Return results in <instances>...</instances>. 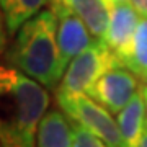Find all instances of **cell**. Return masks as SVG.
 <instances>
[{"instance_id": "1", "label": "cell", "mask_w": 147, "mask_h": 147, "mask_svg": "<svg viewBox=\"0 0 147 147\" xmlns=\"http://www.w3.org/2000/svg\"><path fill=\"white\" fill-rule=\"evenodd\" d=\"M51 105L47 87L8 62H0V142L36 147V132Z\"/></svg>"}, {"instance_id": "2", "label": "cell", "mask_w": 147, "mask_h": 147, "mask_svg": "<svg viewBox=\"0 0 147 147\" xmlns=\"http://www.w3.org/2000/svg\"><path fill=\"white\" fill-rule=\"evenodd\" d=\"M3 59L44 87L56 88L65 72L57 44L56 13L44 8L25 21L13 34Z\"/></svg>"}, {"instance_id": "3", "label": "cell", "mask_w": 147, "mask_h": 147, "mask_svg": "<svg viewBox=\"0 0 147 147\" xmlns=\"http://www.w3.org/2000/svg\"><path fill=\"white\" fill-rule=\"evenodd\" d=\"M121 64L105 41H93L85 51L77 54L65 67L62 79L56 87V92L65 93H87L101 75Z\"/></svg>"}, {"instance_id": "4", "label": "cell", "mask_w": 147, "mask_h": 147, "mask_svg": "<svg viewBox=\"0 0 147 147\" xmlns=\"http://www.w3.org/2000/svg\"><path fill=\"white\" fill-rule=\"evenodd\" d=\"M56 101L70 119L77 121L95 136H98L108 144V147H123L119 126L113 118V113L95 101L90 95L56 92Z\"/></svg>"}, {"instance_id": "5", "label": "cell", "mask_w": 147, "mask_h": 147, "mask_svg": "<svg viewBox=\"0 0 147 147\" xmlns=\"http://www.w3.org/2000/svg\"><path fill=\"white\" fill-rule=\"evenodd\" d=\"M139 77L124 65H115L95 82L88 95L106 110L118 115L139 92Z\"/></svg>"}, {"instance_id": "6", "label": "cell", "mask_w": 147, "mask_h": 147, "mask_svg": "<svg viewBox=\"0 0 147 147\" xmlns=\"http://www.w3.org/2000/svg\"><path fill=\"white\" fill-rule=\"evenodd\" d=\"M49 8L56 13L57 18V44L61 51V61L65 69L77 54L85 51L93 42V34L90 33L82 18L65 5L51 2Z\"/></svg>"}, {"instance_id": "7", "label": "cell", "mask_w": 147, "mask_h": 147, "mask_svg": "<svg viewBox=\"0 0 147 147\" xmlns=\"http://www.w3.org/2000/svg\"><path fill=\"white\" fill-rule=\"evenodd\" d=\"M139 20H141V15L132 7L129 0L111 5L110 25H108L103 41L113 49V53L116 54L121 65L124 64V61L129 56Z\"/></svg>"}, {"instance_id": "8", "label": "cell", "mask_w": 147, "mask_h": 147, "mask_svg": "<svg viewBox=\"0 0 147 147\" xmlns=\"http://www.w3.org/2000/svg\"><path fill=\"white\" fill-rule=\"evenodd\" d=\"M36 147H74V132L69 116L61 108H49L36 132Z\"/></svg>"}, {"instance_id": "9", "label": "cell", "mask_w": 147, "mask_h": 147, "mask_svg": "<svg viewBox=\"0 0 147 147\" xmlns=\"http://www.w3.org/2000/svg\"><path fill=\"white\" fill-rule=\"evenodd\" d=\"M51 2H57L70 8L75 15L82 18L93 38H96L98 41L105 39L111 13V7L106 0H51Z\"/></svg>"}, {"instance_id": "10", "label": "cell", "mask_w": 147, "mask_h": 147, "mask_svg": "<svg viewBox=\"0 0 147 147\" xmlns=\"http://www.w3.org/2000/svg\"><path fill=\"white\" fill-rule=\"evenodd\" d=\"M118 126H119L123 147H137L142 134L147 127V113H146V103L141 90L131 98L123 110L118 113Z\"/></svg>"}, {"instance_id": "11", "label": "cell", "mask_w": 147, "mask_h": 147, "mask_svg": "<svg viewBox=\"0 0 147 147\" xmlns=\"http://www.w3.org/2000/svg\"><path fill=\"white\" fill-rule=\"evenodd\" d=\"M49 2L51 0H0L8 34L13 36L25 21L49 7Z\"/></svg>"}, {"instance_id": "12", "label": "cell", "mask_w": 147, "mask_h": 147, "mask_svg": "<svg viewBox=\"0 0 147 147\" xmlns=\"http://www.w3.org/2000/svg\"><path fill=\"white\" fill-rule=\"evenodd\" d=\"M131 72H134L139 79H147V18L141 16L137 25L136 34L132 39L129 56L123 64Z\"/></svg>"}, {"instance_id": "13", "label": "cell", "mask_w": 147, "mask_h": 147, "mask_svg": "<svg viewBox=\"0 0 147 147\" xmlns=\"http://www.w3.org/2000/svg\"><path fill=\"white\" fill-rule=\"evenodd\" d=\"M72 124V132H74V147H108L105 141H101L98 136H95L93 132H90L87 127L79 124L77 121L69 118Z\"/></svg>"}, {"instance_id": "14", "label": "cell", "mask_w": 147, "mask_h": 147, "mask_svg": "<svg viewBox=\"0 0 147 147\" xmlns=\"http://www.w3.org/2000/svg\"><path fill=\"white\" fill-rule=\"evenodd\" d=\"M8 31H7V25H5V18H3V13H2V8H0V59L3 57L7 47H8Z\"/></svg>"}, {"instance_id": "15", "label": "cell", "mask_w": 147, "mask_h": 147, "mask_svg": "<svg viewBox=\"0 0 147 147\" xmlns=\"http://www.w3.org/2000/svg\"><path fill=\"white\" fill-rule=\"evenodd\" d=\"M129 2H131L132 7L139 11V15L147 18V0H129Z\"/></svg>"}, {"instance_id": "16", "label": "cell", "mask_w": 147, "mask_h": 147, "mask_svg": "<svg viewBox=\"0 0 147 147\" xmlns=\"http://www.w3.org/2000/svg\"><path fill=\"white\" fill-rule=\"evenodd\" d=\"M139 90H141L142 96H144V103H146V113H147V84H141V85H139Z\"/></svg>"}, {"instance_id": "17", "label": "cell", "mask_w": 147, "mask_h": 147, "mask_svg": "<svg viewBox=\"0 0 147 147\" xmlns=\"http://www.w3.org/2000/svg\"><path fill=\"white\" fill-rule=\"evenodd\" d=\"M137 147H147V127H146V131H144V134H142V137H141V141H139V146Z\"/></svg>"}, {"instance_id": "18", "label": "cell", "mask_w": 147, "mask_h": 147, "mask_svg": "<svg viewBox=\"0 0 147 147\" xmlns=\"http://www.w3.org/2000/svg\"><path fill=\"white\" fill-rule=\"evenodd\" d=\"M108 3H110V7L111 5H115V3H119V2H127V0H106Z\"/></svg>"}, {"instance_id": "19", "label": "cell", "mask_w": 147, "mask_h": 147, "mask_svg": "<svg viewBox=\"0 0 147 147\" xmlns=\"http://www.w3.org/2000/svg\"><path fill=\"white\" fill-rule=\"evenodd\" d=\"M0 147H3V146H2V142H0Z\"/></svg>"}, {"instance_id": "20", "label": "cell", "mask_w": 147, "mask_h": 147, "mask_svg": "<svg viewBox=\"0 0 147 147\" xmlns=\"http://www.w3.org/2000/svg\"><path fill=\"white\" fill-rule=\"evenodd\" d=\"M144 82H146V84H147V79H146V80H144Z\"/></svg>"}]
</instances>
